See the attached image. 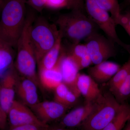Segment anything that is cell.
Listing matches in <instances>:
<instances>
[{"instance_id": "1", "label": "cell", "mask_w": 130, "mask_h": 130, "mask_svg": "<svg viewBox=\"0 0 130 130\" xmlns=\"http://www.w3.org/2000/svg\"><path fill=\"white\" fill-rule=\"evenodd\" d=\"M36 12L32 9L27 12L24 26L16 44L14 67L19 76L30 79L41 89L37 71V61L30 36L31 26L37 16Z\"/></svg>"}, {"instance_id": "2", "label": "cell", "mask_w": 130, "mask_h": 130, "mask_svg": "<svg viewBox=\"0 0 130 130\" xmlns=\"http://www.w3.org/2000/svg\"><path fill=\"white\" fill-rule=\"evenodd\" d=\"M26 5L25 0H4L0 10V39L15 49L25 24Z\"/></svg>"}, {"instance_id": "3", "label": "cell", "mask_w": 130, "mask_h": 130, "mask_svg": "<svg viewBox=\"0 0 130 130\" xmlns=\"http://www.w3.org/2000/svg\"><path fill=\"white\" fill-rule=\"evenodd\" d=\"M55 23L64 38L71 44L80 43L94 32L98 28L86 12L72 10L60 14Z\"/></svg>"}, {"instance_id": "4", "label": "cell", "mask_w": 130, "mask_h": 130, "mask_svg": "<svg viewBox=\"0 0 130 130\" xmlns=\"http://www.w3.org/2000/svg\"><path fill=\"white\" fill-rule=\"evenodd\" d=\"M93 102L90 114L81 125L83 130H103L114 118L122 104L110 93H101Z\"/></svg>"}, {"instance_id": "5", "label": "cell", "mask_w": 130, "mask_h": 130, "mask_svg": "<svg viewBox=\"0 0 130 130\" xmlns=\"http://www.w3.org/2000/svg\"><path fill=\"white\" fill-rule=\"evenodd\" d=\"M60 35L55 23H50L43 16H36L31 26L30 36L37 64L54 46Z\"/></svg>"}, {"instance_id": "6", "label": "cell", "mask_w": 130, "mask_h": 130, "mask_svg": "<svg viewBox=\"0 0 130 130\" xmlns=\"http://www.w3.org/2000/svg\"><path fill=\"white\" fill-rule=\"evenodd\" d=\"M86 13L106 35L109 40L122 47L130 54V44L124 42L119 38L116 24L108 12L100 8L95 0H84Z\"/></svg>"}, {"instance_id": "7", "label": "cell", "mask_w": 130, "mask_h": 130, "mask_svg": "<svg viewBox=\"0 0 130 130\" xmlns=\"http://www.w3.org/2000/svg\"><path fill=\"white\" fill-rule=\"evenodd\" d=\"M84 40L92 64H97L116 55L115 43L97 31Z\"/></svg>"}, {"instance_id": "8", "label": "cell", "mask_w": 130, "mask_h": 130, "mask_svg": "<svg viewBox=\"0 0 130 130\" xmlns=\"http://www.w3.org/2000/svg\"><path fill=\"white\" fill-rule=\"evenodd\" d=\"M18 74L13 67L0 81V117L1 129L6 125L9 109L14 101L15 86Z\"/></svg>"}, {"instance_id": "9", "label": "cell", "mask_w": 130, "mask_h": 130, "mask_svg": "<svg viewBox=\"0 0 130 130\" xmlns=\"http://www.w3.org/2000/svg\"><path fill=\"white\" fill-rule=\"evenodd\" d=\"M8 118L11 128L26 124L37 125L46 128L49 126L38 119L29 107L17 100H14L9 109Z\"/></svg>"}, {"instance_id": "10", "label": "cell", "mask_w": 130, "mask_h": 130, "mask_svg": "<svg viewBox=\"0 0 130 130\" xmlns=\"http://www.w3.org/2000/svg\"><path fill=\"white\" fill-rule=\"evenodd\" d=\"M58 63L62 75L63 83L78 97H79L80 95L77 90L76 83L79 70L76 64L64 50L63 47Z\"/></svg>"}, {"instance_id": "11", "label": "cell", "mask_w": 130, "mask_h": 130, "mask_svg": "<svg viewBox=\"0 0 130 130\" xmlns=\"http://www.w3.org/2000/svg\"><path fill=\"white\" fill-rule=\"evenodd\" d=\"M30 108L38 119L46 124L63 117L67 109L54 101L40 102Z\"/></svg>"}, {"instance_id": "12", "label": "cell", "mask_w": 130, "mask_h": 130, "mask_svg": "<svg viewBox=\"0 0 130 130\" xmlns=\"http://www.w3.org/2000/svg\"><path fill=\"white\" fill-rule=\"evenodd\" d=\"M38 86L30 79L18 75L16 79V94L21 102L30 108L40 102Z\"/></svg>"}, {"instance_id": "13", "label": "cell", "mask_w": 130, "mask_h": 130, "mask_svg": "<svg viewBox=\"0 0 130 130\" xmlns=\"http://www.w3.org/2000/svg\"><path fill=\"white\" fill-rule=\"evenodd\" d=\"M76 86L78 93L84 97L86 102H93L101 93L97 83L89 75L79 73Z\"/></svg>"}, {"instance_id": "14", "label": "cell", "mask_w": 130, "mask_h": 130, "mask_svg": "<svg viewBox=\"0 0 130 130\" xmlns=\"http://www.w3.org/2000/svg\"><path fill=\"white\" fill-rule=\"evenodd\" d=\"M120 67L117 63L106 61L90 68L88 73L96 83H105L111 79Z\"/></svg>"}, {"instance_id": "15", "label": "cell", "mask_w": 130, "mask_h": 130, "mask_svg": "<svg viewBox=\"0 0 130 130\" xmlns=\"http://www.w3.org/2000/svg\"><path fill=\"white\" fill-rule=\"evenodd\" d=\"M93 102H86L82 106L77 108L64 115L61 122L63 127L73 128L81 125L90 114Z\"/></svg>"}, {"instance_id": "16", "label": "cell", "mask_w": 130, "mask_h": 130, "mask_svg": "<svg viewBox=\"0 0 130 130\" xmlns=\"http://www.w3.org/2000/svg\"><path fill=\"white\" fill-rule=\"evenodd\" d=\"M38 76L42 88L54 90L57 86L63 83L58 61L56 66L53 68L38 71Z\"/></svg>"}, {"instance_id": "17", "label": "cell", "mask_w": 130, "mask_h": 130, "mask_svg": "<svg viewBox=\"0 0 130 130\" xmlns=\"http://www.w3.org/2000/svg\"><path fill=\"white\" fill-rule=\"evenodd\" d=\"M15 48L0 39V81L14 66Z\"/></svg>"}, {"instance_id": "18", "label": "cell", "mask_w": 130, "mask_h": 130, "mask_svg": "<svg viewBox=\"0 0 130 130\" xmlns=\"http://www.w3.org/2000/svg\"><path fill=\"white\" fill-rule=\"evenodd\" d=\"M62 41L63 38L60 33L56 43L43 55L38 63V71L51 69L56 66L62 51Z\"/></svg>"}, {"instance_id": "19", "label": "cell", "mask_w": 130, "mask_h": 130, "mask_svg": "<svg viewBox=\"0 0 130 130\" xmlns=\"http://www.w3.org/2000/svg\"><path fill=\"white\" fill-rule=\"evenodd\" d=\"M70 49L69 52L67 53L76 64L79 71L88 67L92 64L85 44H71Z\"/></svg>"}, {"instance_id": "20", "label": "cell", "mask_w": 130, "mask_h": 130, "mask_svg": "<svg viewBox=\"0 0 130 130\" xmlns=\"http://www.w3.org/2000/svg\"><path fill=\"white\" fill-rule=\"evenodd\" d=\"M54 91V101L63 105L66 108L74 104L78 98L63 83L57 86Z\"/></svg>"}, {"instance_id": "21", "label": "cell", "mask_w": 130, "mask_h": 130, "mask_svg": "<svg viewBox=\"0 0 130 130\" xmlns=\"http://www.w3.org/2000/svg\"><path fill=\"white\" fill-rule=\"evenodd\" d=\"M130 120V106L122 103L115 117L103 130H122Z\"/></svg>"}, {"instance_id": "22", "label": "cell", "mask_w": 130, "mask_h": 130, "mask_svg": "<svg viewBox=\"0 0 130 130\" xmlns=\"http://www.w3.org/2000/svg\"><path fill=\"white\" fill-rule=\"evenodd\" d=\"M46 7L53 9L80 10L86 12L84 0H47Z\"/></svg>"}, {"instance_id": "23", "label": "cell", "mask_w": 130, "mask_h": 130, "mask_svg": "<svg viewBox=\"0 0 130 130\" xmlns=\"http://www.w3.org/2000/svg\"><path fill=\"white\" fill-rule=\"evenodd\" d=\"M130 73V59L121 67L109 81L110 90L113 92L124 81Z\"/></svg>"}, {"instance_id": "24", "label": "cell", "mask_w": 130, "mask_h": 130, "mask_svg": "<svg viewBox=\"0 0 130 130\" xmlns=\"http://www.w3.org/2000/svg\"><path fill=\"white\" fill-rule=\"evenodd\" d=\"M100 8L110 13L115 24L121 13L118 0H95Z\"/></svg>"}, {"instance_id": "25", "label": "cell", "mask_w": 130, "mask_h": 130, "mask_svg": "<svg viewBox=\"0 0 130 130\" xmlns=\"http://www.w3.org/2000/svg\"><path fill=\"white\" fill-rule=\"evenodd\" d=\"M116 100L122 104L130 96V73L124 81L112 93Z\"/></svg>"}, {"instance_id": "26", "label": "cell", "mask_w": 130, "mask_h": 130, "mask_svg": "<svg viewBox=\"0 0 130 130\" xmlns=\"http://www.w3.org/2000/svg\"><path fill=\"white\" fill-rule=\"evenodd\" d=\"M116 24L121 26L125 31L130 30V9L126 11L124 13H121L116 22Z\"/></svg>"}, {"instance_id": "27", "label": "cell", "mask_w": 130, "mask_h": 130, "mask_svg": "<svg viewBox=\"0 0 130 130\" xmlns=\"http://www.w3.org/2000/svg\"><path fill=\"white\" fill-rule=\"evenodd\" d=\"M26 5H28L36 12H42L46 5L47 0H25Z\"/></svg>"}, {"instance_id": "28", "label": "cell", "mask_w": 130, "mask_h": 130, "mask_svg": "<svg viewBox=\"0 0 130 130\" xmlns=\"http://www.w3.org/2000/svg\"><path fill=\"white\" fill-rule=\"evenodd\" d=\"M48 128L37 125L26 124L11 128L10 130H47Z\"/></svg>"}, {"instance_id": "29", "label": "cell", "mask_w": 130, "mask_h": 130, "mask_svg": "<svg viewBox=\"0 0 130 130\" xmlns=\"http://www.w3.org/2000/svg\"><path fill=\"white\" fill-rule=\"evenodd\" d=\"M47 130H74L68 128H65L63 127H58V126H54V127H48Z\"/></svg>"}, {"instance_id": "30", "label": "cell", "mask_w": 130, "mask_h": 130, "mask_svg": "<svg viewBox=\"0 0 130 130\" xmlns=\"http://www.w3.org/2000/svg\"><path fill=\"white\" fill-rule=\"evenodd\" d=\"M129 6H130V0H124L123 6L126 7Z\"/></svg>"}, {"instance_id": "31", "label": "cell", "mask_w": 130, "mask_h": 130, "mask_svg": "<svg viewBox=\"0 0 130 130\" xmlns=\"http://www.w3.org/2000/svg\"><path fill=\"white\" fill-rule=\"evenodd\" d=\"M123 130H130V123H128Z\"/></svg>"}, {"instance_id": "32", "label": "cell", "mask_w": 130, "mask_h": 130, "mask_svg": "<svg viewBox=\"0 0 130 130\" xmlns=\"http://www.w3.org/2000/svg\"><path fill=\"white\" fill-rule=\"evenodd\" d=\"M3 1H4V0H0V10H1V7L2 5Z\"/></svg>"}, {"instance_id": "33", "label": "cell", "mask_w": 130, "mask_h": 130, "mask_svg": "<svg viewBox=\"0 0 130 130\" xmlns=\"http://www.w3.org/2000/svg\"><path fill=\"white\" fill-rule=\"evenodd\" d=\"M126 31V32L128 33V35H129V36L130 37V30H127Z\"/></svg>"}, {"instance_id": "34", "label": "cell", "mask_w": 130, "mask_h": 130, "mask_svg": "<svg viewBox=\"0 0 130 130\" xmlns=\"http://www.w3.org/2000/svg\"><path fill=\"white\" fill-rule=\"evenodd\" d=\"M1 118H0V127H1Z\"/></svg>"}]
</instances>
